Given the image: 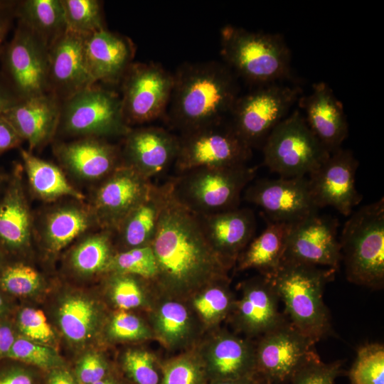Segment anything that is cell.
<instances>
[{"label": "cell", "instance_id": "6da1fadb", "mask_svg": "<svg viewBox=\"0 0 384 384\" xmlns=\"http://www.w3.org/2000/svg\"><path fill=\"white\" fill-rule=\"evenodd\" d=\"M151 246L158 267L153 284L167 296L184 299L228 278L230 269L210 246L198 217L178 203L171 191Z\"/></svg>", "mask_w": 384, "mask_h": 384}, {"label": "cell", "instance_id": "7a4b0ae2", "mask_svg": "<svg viewBox=\"0 0 384 384\" xmlns=\"http://www.w3.org/2000/svg\"><path fill=\"white\" fill-rule=\"evenodd\" d=\"M239 90L236 75L225 63H185L174 74L164 117L181 133L223 122Z\"/></svg>", "mask_w": 384, "mask_h": 384}, {"label": "cell", "instance_id": "3957f363", "mask_svg": "<svg viewBox=\"0 0 384 384\" xmlns=\"http://www.w3.org/2000/svg\"><path fill=\"white\" fill-rule=\"evenodd\" d=\"M335 269L282 262L269 277L279 301L285 306L289 321L315 343L331 329L330 315L323 299L326 284L334 277Z\"/></svg>", "mask_w": 384, "mask_h": 384}, {"label": "cell", "instance_id": "277c9868", "mask_svg": "<svg viewBox=\"0 0 384 384\" xmlns=\"http://www.w3.org/2000/svg\"><path fill=\"white\" fill-rule=\"evenodd\" d=\"M220 53L236 76L257 87L290 76L291 51L279 33L226 25L220 31Z\"/></svg>", "mask_w": 384, "mask_h": 384}, {"label": "cell", "instance_id": "5b68a950", "mask_svg": "<svg viewBox=\"0 0 384 384\" xmlns=\"http://www.w3.org/2000/svg\"><path fill=\"white\" fill-rule=\"evenodd\" d=\"M339 238L347 279L381 289L384 284V200L361 207L348 216Z\"/></svg>", "mask_w": 384, "mask_h": 384}, {"label": "cell", "instance_id": "8992f818", "mask_svg": "<svg viewBox=\"0 0 384 384\" xmlns=\"http://www.w3.org/2000/svg\"><path fill=\"white\" fill-rule=\"evenodd\" d=\"M255 176L247 164L225 167H201L172 179L174 199L197 215L238 208L242 192Z\"/></svg>", "mask_w": 384, "mask_h": 384}, {"label": "cell", "instance_id": "52a82bcc", "mask_svg": "<svg viewBox=\"0 0 384 384\" xmlns=\"http://www.w3.org/2000/svg\"><path fill=\"white\" fill-rule=\"evenodd\" d=\"M131 129L123 115L120 95L97 83L61 102L57 134L107 139L124 137Z\"/></svg>", "mask_w": 384, "mask_h": 384}, {"label": "cell", "instance_id": "ba28073f", "mask_svg": "<svg viewBox=\"0 0 384 384\" xmlns=\"http://www.w3.org/2000/svg\"><path fill=\"white\" fill-rule=\"evenodd\" d=\"M262 151L264 165L282 178L309 175L330 155L299 110L287 115L271 132Z\"/></svg>", "mask_w": 384, "mask_h": 384}, {"label": "cell", "instance_id": "9c48e42d", "mask_svg": "<svg viewBox=\"0 0 384 384\" xmlns=\"http://www.w3.org/2000/svg\"><path fill=\"white\" fill-rule=\"evenodd\" d=\"M298 87L276 83L258 86L239 96L230 112V124L251 149L263 145L271 132L299 99Z\"/></svg>", "mask_w": 384, "mask_h": 384}, {"label": "cell", "instance_id": "30bf717a", "mask_svg": "<svg viewBox=\"0 0 384 384\" xmlns=\"http://www.w3.org/2000/svg\"><path fill=\"white\" fill-rule=\"evenodd\" d=\"M1 73L21 100L49 92V47L17 23L10 41L0 50Z\"/></svg>", "mask_w": 384, "mask_h": 384}, {"label": "cell", "instance_id": "8fae6325", "mask_svg": "<svg viewBox=\"0 0 384 384\" xmlns=\"http://www.w3.org/2000/svg\"><path fill=\"white\" fill-rule=\"evenodd\" d=\"M315 342L284 318L255 345V375L270 384L292 381L299 370L319 357Z\"/></svg>", "mask_w": 384, "mask_h": 384}, {"label": "cell", "instance_id": "7c38bea8", "mask_svg": "<svg viewBox=\"0 0 384 384\" xmlns=\"http://www.w3.org/2000/svg\"><path fill=\"white\" fill-rule=\"evenodd\" d=\"M252 149L223 122L181 133L174 166L181 174L201 167L246 164Z\"/></svg>", "mask_w": 384, "mask_h": 384}, {"label": "cell", "instance_id": "4fadbf2b", "mask_svg": "<svg viewBox=\"0 0 384 384\" xmlns=\"http://www.w3.org/2000/svg\"><path fill=\"white\" fill-rule=\"evenodd\" d=\"M120 83L122 112L130 127L164 117L171 96L174 74L161 65L133 62Z\"/></svg>", "mask_w": 384, "mask_h": 384}, {"label": "cell", "instance_id": "5bb4252c", "mask_svg": "<svg viewBox=\"0 0 384 384\" xmlns=\"http://www.w3.org/2000/svg\"><path fill=\"white\" fill-rule=\"evenodd\" d=\"M100 229L87 201L65 198L33 215V240L48 259H54L85 234Z\"/></svg>", "mask_w": 384, "mask_h": 384}, {"label": "cell", "instance_id": "9a60e30c", "mask_svg": "<svg viewBox=\"0 0 384 384\" xmlns=\"http://www.w3.org/2000/svg\"><path fill=\"white\" fill-rule=\"evenodd\" d=\"M152 184L151 181L122 165L94 185L87 202L99 228L114 232L146 198Z\"/></svg>", "mask_w": 384, "mask_h": 384}, {"label": "cell", "instance_id": "2e32d148", "mask_svg": "<svg viewBox=\"0 0 384 384\" xmlns=\"http://www.w3.org/2000/svg\"><path fill=\"white\" fill-rule=\"evenodd\" d=\"M23 174L22 164H16L0 196V248L11 260H26L34 243Z\"/></svg>", "mask_w": 384, "mask_h": 384}, {"label": "cell", "instance_id": "e0dca14e", "mask_svg": "<svg viewBox=\"0 0 384 384\" xmlns=\"http://www.w3.org/2000/svg\"><path fill=\"white\" fill-rule=\"evenodd\" d=\"M337 220L318 212L292 225L282 262L336 270L341 261Z\"/></svg>", "mask_w": 384, "mask_h": 384}, {"label": "cell", "instance_id": "ac0fdd59", "mask_svg": "<svg viewBox=\"0 0 384 384\" xmlns=\"http://www.w3.org/2000/svg\"><path fill=\"white\" fill-rule=\"evenodd\" d=\"M244 198L274 222L294 224L319 210L306 176L257 181L245 189Z\"/></svg>", "mask_w": 384, "mask_h": 384}, {"label": "cell", "instance_id": "d6986e66", "mask_svg": "<svg viewBox=\"0 0 384 384\" xmlns=\"http://www.w3.org/2000/svg\"><path fill=\"white\" fill-rule=\"evenodd\" d=\"M358 161L349 149L342 147L309 175L311 193L318 209L331 206L349 216L363 196L356 187Z\"/></svg>", "mask_w": 384, "mask_h": 384}, {"label": "cell", "instance_id": "ffe728a7", "mask_svg": "<svg viewBox=\"0 0 384 384\" xmlns=\"http://www.w3.org/2000/svg\"><path fill=\"white\" fill-rule=\"evenodd\" d=\"M52 314L56 328L75 349L89 346L102 331L107 319L97 298L88 292L71 287L58 293Z\"/></svg>", "mask_w": 384, "mask_h": 384}, {"label": "cell", "instance_id": "44dd1931", "mask_svg": "<svg viewBox=\"0 0 384 384\" xmlns=\"http://www.w3.org/2000/svg\"><path fill=\"white\" fill-rule=\"evenodd\" d=\"M53 153L65 174L93 186L122 165L120 146L102 138L58 142Z\"/></svg>", "mask_w": 384, "mask_h": 384}, {"label": "cell", "instance_id": "7402d4cb", "mask_svg": "<svg viewBox=\"0 0 384 384\" xmlns=\"http://www.w3.org/2000/svg\"><path fill=\"white\" fill-rule=\"evenodd\" d=\"M120 148L122 165L151 181L174 164L178 137L158 127L132 128Z\"/></svg>", "mask_w": 384, "mask_h": 384}, {"label": "cell", "instance_id": "603a6c76", "mask_svg": "<svg viewBox=\"0 0 384 384\" xmlns=\"http://www.w3.org/2000/svg\"><path fill=\"white\" fill-rule=\"evenodd\" d=\"M85 38L67 29L49 48V92L60 102L95 84L87 66Z\"/></svg>", "mask_w": 384, "mask_h": 384}, {"label": "cell", "instance_id": "cb8c5ba5", "mask_svg": "<svg viewBox=\"0 0 384 384\" xmlns=\"http://www.w3.org/2000/svg\"><path fill=\"white\" fill-rule=\"evenodd\" d=\"M278 301L269 277L260 274L246 280L230 313L235 326L249 338L260 337L285 318L279 311Z\"/></svg>", "mask_w": 384, "mask_h": 384}, {"label": "cell", "instance_id": "d4e9b609", "mask_svg": "<svg viewBox=\"0 0 384 384\" xmlns=\"http://www.w3.org/2000/svg\"><path fill=\"white\" fill-rule=\"evenodd\" d=\"M197 216L210 246L223 263L231 269L253 239L256 228L254 213L247 208H238Z\"/></svg>", "mask_w": 384, "mask_h": 384}, {"label": "cell", "instance_id": "484cf974", "mask_svg": "<svg viewBox=\"0 0 384 384\" xmlns=\"http://www.w3.org/2000/svg\"><path fill=\"white\" fill-rule=\"evenodd\" d=\"M299 100V107L310 130L330 153L341 148L348 133L342 103L324 82L312 86L311 93Z\"/></svg>", "mask_w": 384, "mask_h": 384}, {"label": "cell", "instance_id": "4316f807", "mask_svg": "<svg viewBox=\"0 0 384 384\" xmlns=\"http://www.w3.org/2000/svg\"><path fill=\"white\" fill-rule=\"evenodd\" d=\"M199 357L210 381L256 376L255 345L231 333L214 334Z\"/></svg>", "mask_w": 384, "mask_h": 384}, {"label": "cell", "instance_id": "83f0119b", "mask_svg": "<svg viewBox=\"0 0 384 384\" xmlns=\"http://www.w3.org/2000/svg\"><path fill=\"white\" fill-rule=\"evenodd\" d=\"M85 53L93 82L115 85L133 63L135 47L128 37L105 28L85 38Z\"/></svg>", "mask_w": 384, "mask_h": 384}, {"label": "cell", "instance_id": "f1b7e54d", "mask_svg": "<svg viewBox=\"0 0 384 384\" xmlns=\"http://www.w3.org/2000/svg\"><path fill=\"white\" fill-rule=\"evenodd\" d=\"M60 105V100L48 92L22 100L2 113L32 152L47 144L57 134Z\"/></svg>", "mask_w": 384, "mask_h": 384}, {"label": "cell", "instance_id": "f546056e", "mask_svg": "<svg viewBox=\"0 0 384 384\" xmlns=\"http://www.w3.org/2000/svg\"><path fill=\"white\" fill-rule=\"evenodd\" d=\"M171 191L170 180L161 186L152 184L146 198L112 233L116 252L151 244Z\"/></svg>", "mask_w": 384, "mask_h": 384}, {"label": "cell", "instance_id": "4dcf8cb0", "mask_svg": "<svg viewBox=\"0 0 384 384\" xmlns=\"http://www.w3.org/2000/svg\"><path fill=\"white\" fill-rule=\"evenodd\" d=\"M150 319L154 335L169 348L186 347L198 335V319L181 299L167 296L161 299L154 306Z\"/></svg>", "mask_w": 384, "mask_h": 384}, {"label": "cell", "instance_id": "1f68e13d", "mask_svg": "<svg viewBox=\"0 0 384 384\" xmlns=\"http://www.w3.org/2000/svg\"><path fill=\"white\" fill-rule=\"evenodd\" d=\"M23 173L29 191L38 199L51 203L65 198L86 201L85 195L68 178L57 165L21 149Z\"/></svg>", "mask_w": 384, "mask_h": 384}, {"label": "cell", "instance_id": "d6a6232c", "mask_svg": "<svg viewBox=\"0 0 384 384\" xmlns=\"http://www.w3.org/2000/svg\"><path fill=\"white\" fill-rule=\"evenodd\" d=\"M116 250L111 231L97 229L79 239L68 252L66 265L75 276L90 279L105 275Z\"/></svg>", "mask_w": 384, "mask_h": 384}, {"label": "cell", "instance_id": "836d02e7", "mask_svg": "<svg viewBox=\"0 0 384 384\" xmlns=\"http://www.w3.org/2000/svg\"><path fill=\"white\" fill-rule=\"evenodd\" d=\"M292 225L270 221L240 255L236 262L238 270L256 269L267 277L274 274L282 263Z\"/></svg>", "mask_w": 384, "mask_h": 384}, {"label": "cell", "instance_id": "e575fe53", "mask_svg": "<svg viewBox=\"0 0 384 384\" xmlns=\"http://www.w3.org/2000/svg\"><path fill=\"white\" fill-rule=\"evenodd\" d=\"M14 16L49 48L67 31L61 0H23L15 2Z\"/></svg>", "mask_w": 384, "mask_h": 384}, {"label": "cell", "instance_id": "d590c367", "mask_svg": "<svg viewBox=\"0 0 384 384\" xmlns=\"http://www.w3.org/2000/svg\"><path fill=\"white\" fill-rule=\"evenodd\" d=\"M190 299V306L198 320L210 326L230 315L235 302L228 278L206 285L191 295Z\"/></svg>", "mask_w": 384, "mask_h": 384}, {"label": "cell", "instance_id": "8d00e7d4", "mask_svg": "<svg viewBox=\"0 0 384 384\" xmlns=\"http://www.w3.org/2000/svg\"><path fill=\"white\" fill-rule=\"evenodd\" d=\"M46 284L42 273L25 260L9 259L0 270V289L13 299L38 296Z\"/></svg>", "mask_w": 384, "mask_h": 384}, {"label": "cell", "instance_id": "74e56055", "mask_svg": "<svg viewBox=\"0 0 384 384\" xmlns=\"http://www.w3.org/2000/svg\"><path fill=\"white\" fill-rule=\"evenodd\" d=\"M105 288L111 304L118 311H130L149 304L148 286L151 281L117 272L105 275Z\"/></svg>", "mask_w": 384, "mask_h": 384}, {"label": "cell", "instance_id": "f35d334b", "mask_svg": "<svg viewBox=\"0 0 384 384\" xmlns=\"http://www.w3.org/2000/svg\"><path fill=\"white\" fill-rule=\"evenodd\" d=\"M67 29L88 36L105 29L102 4L97 0H61Z\"/></svg>", "mask_w": 384, "mask_h": 384}, {"label": "cell", "instance_id": "ab89813d", "mask_svg": "<svg viewBox=\"0 0 384 384\" xmlns=\"http://www.w3.org/2000/svg\"><path fill=\"white\" fill-rule=\"evenodd\" d=\"M12 320L18 336L55 348L57 334L45 313L35 307H16Z\"/></svg>", "mask_w": 384, "mask_h": 384}, {"label": "cell", "instance_id": "60d3db41", "mask_svg": "<svg viewBox=\"0 0 384 384\" xmlns=\"http://www.w3.org/2000/svg\"><path fill=\"white\" fill-rule=\"evenodd\" d=\"M7 358L18 361L48 372L65 366L66 363L56 348L17 336Z\"/></svg>", "mask_w": 384, "mask_h": 384}, {"label": "cell", "instance_id": "b9f144b4", "mask_svg": "<svg viewBox=\"0 0 384 384\" xmlns=\"http://www.w3.org/2000/svg\"><path fill=\"white\" fill-rule=\"evenodd\" d=\"M109 272L135 275L153 283L157 275L158 267L151 245L116 252L111 261Z\"/></svg>", "mask_w": 384, "mask_h": 384}, {"label": "cell", "instance_id": "7bdbcfd3", "mask_svg": "<svg viewBox=\"0 0 384 384\" xmlns=\"http://www.w3.org/2000/svg\"><path fill=\"white\" fill-rule=\"evenodd\" d=\"M351 384H384V346L368 343L360 347L349 371Z\"/></svg>", "mask_w": 384, "mask_h": 384}, {"label": "cell", "instance_id": "ee69618b", "mask_svg": "<svg viewBox=\"0 0 384 384\" xmlns=\"http://www.w3.org/2000/svg\"><path fill=\"white\" fill-rule=\"evenodd\" d=\"M102 331L111 342H132L151 338V327L128 311H117L106 319Z\"/></svg>", "mask_w": 384, "mask_h": 384}, {"label": "cell", "instance_id": "f6af8a7d", "mask_svg": "<svg viewBox=\"0 0 384 384\" xmlns=\"http://www.w3.org/2000/svg\"><path fill=\"white\" fill-rule=\"evenodd\" d=\"M208 380L199 356L177 357L168 361L161 369V384H206Z\"/></svg>", "mask_w": 384, "mask_h": 384}, {"label": "cell", "instance_id": "bcb514c9", "mask_svg": "<svg viewBox=\"0 0 384 384\" xmlns=\"http://www.w3.org/2000/svg\"><path fill=\"white\" fill-rule=\"evenodd\" d=\"M121 363L123 370L134 384H161V375L149 351L129 348L123 353Z\"/></svg>", "mask_w": 384, "mask_h": 384}, {"label": "cell", "instance_id": "7dc6e473", "mask_svg": "<svg viewBox=\"0 0 384 384\" xmlns=\"http://www.w3.org/2000/svg\"><path fill=\"white\" fill-rule=\"evenodd\" d=\"M341 366V361L326 363L319 356L302 368L291 382L292 384H334Z\"/></svg>", "mask_w": 384, "mask_h": 384}, {"label": "cell", "instance_id": "c3c4849f", "mask_svg": "<svg viewBox=\"0 0 384 384\" xmlns=\"http://www.w3.org/2000/svg\"><path fill=\"white\" fill-rule=\"evenodd\" d=\"M73 371L78 384H92L109 375L110 368L101 353L89 350L80 357Z\"/></svg>", "mask_w": 384, "mask_h": 384}, {"label": "cell", "instance_id": "681fc988", "mask_svg": "<svg viewBox=\"0 0 384 384\" xmlns=\"http://www.w3.org/2000/svg\"><path fill=\"white\" fill-rule=\"evenodd\" d=\"M41 370L9 358L0 361V384H43Z\"/></svg>", "mask_w": 384, "mask_h": 384}, {"label": "cell", "instance_id": "f907efd6", "mask_svg": "<svg viewBox=\"0 0 384 384\" xmlns=\"http://www.w3.org/2000/svg\"><path fill=\"white\" fill-rule=\"evenodd\" d=\"M23 139L2 112H0V154L20 146Z\"/></svg>", "mask_w": 384, "mask_h": 384}, {"label": "cell", "instance_id": "816d5d0a", "mask_svg": "<svg viewBox=\"0 0 384 384\" xmlns=\"http://www.w3.org/2000/svg\"><path fill=\"white\" fill-rule=\"evenodd\" d=\"M17 336L12 319H0V361L7 358Z\"/></svg>", "mask_w": 384, "mask_h": 384}, {"label": "cell", "instance_id": "f5cc1de1", "mask_svg": "<svg viewBox=\"0 0 384 384\" xmlns=\"http://www.w3.org/2000/svg\"><path fill=\"white\" fill-rule=\"evenodd\" d=\"M15 2L16 1H0V50L15 18Z\"/></svg>", "mask_w": 384, "mask_h": 384}, {"label": "cell", "instance_id": "db71d44e", "mask_svg": "<svg viewBox=\"0 0 384 384\" xmlns=\"http://www.w3.org/2000/svg\"><path fill=\"white\" fill-rule=\"evenodd\" d=\"M44 384H78L73 371L67 366L46 372Z\"/></svg>", "mask_w": 384, "mask_h": 384}, {"label": "cell", "instance_id": "11a10c76", "mask_svg": "<svg viewBox=\"0 0 384 384\" xmlns=\"http://www.w3.org/2000/svg\"><path fill=\"white\" fill-rule=\"evenodd\" d=\"M21 100L0 73V112L9 110Z\"/></svg>", "mask_w": 384, "mask_h": 384}, {"label": "cell", "instance_id": "9f6ffc18", "mask_svg": "<svg viewBox=\"0 0 384 384\" xmlns=\"http://www.w3.org/2000/svg\"><path fill=\"white\" fill-rule=\"evenodd\" d=\"M16 309L14 299L0 289V319H12Z\"/></svg>", "mask_w": 384, "mask_h": 384}, {"label": "cell", "instance_id": "6f0895ef", "mask_svg": "<svg viewBox=\"0 0 384 384\" xmlns=\"http://www.w3.org/2000/svg\"><path fill=\"white\" fill-rule=\"evenodd\" d=\"M259 378L256 376L240 379L211 380L210 384H257Z\"/></svg>", "mask_w": 384, "mask_h": 384}, {"label": "cell", "instance_id": "680465c9", "mask_svg": "<svg viewBox=\"0 0 384 384\" xmlns=\"http://www.w3.org/2000/svg\"><path fill=\"white\" fill-rule=\"evenodd\" d=\"M92 384H123V383L110 373L106 377Z\"/></svg>", "mask_w": 384, "mask_h": 384}, {"label": "cell", "instance_id": "91938a15", "mask_svg": "<svg viewBox=\"0 0 384 384\" xmlns=\"http://www.w3.org/2000/svg\"><path fill=\"white\" fill-rule=\"evenodd\" d=\"M9 177V174H6V173L0 171V196L6 185Z\"/></svg>", "mask_w": 384, "mask_h": 384}, {"label": "cell", "instance_id": "94428289", "mask_svg": "<svg viewBox=\"0 0 384 384\" xmlns=\"http://www.w3.org/2000/svg\"><path fill=\"white\" fill-rule=\"evenodd\" d=\"M9 258L4 251L0 248V270L8 261Z\"/></svg>", "mask_w": 384, "mask_h": 384}, {"label": "cell", "instance_id": "6125c7cd", "mask_svg": "<svg viewBox=\"0 0 384 384\" xmlns=\"http://www.w3.org/2000/svg\"><path fill=\"white\" fill-rule=\"evenodd\" d=\"M257 384H270V383H267V382H266V381H264V380H262L259 379V382H258Z\"/></svg>", "mask_w": 384, "mask_h": 384}]
</instances>
